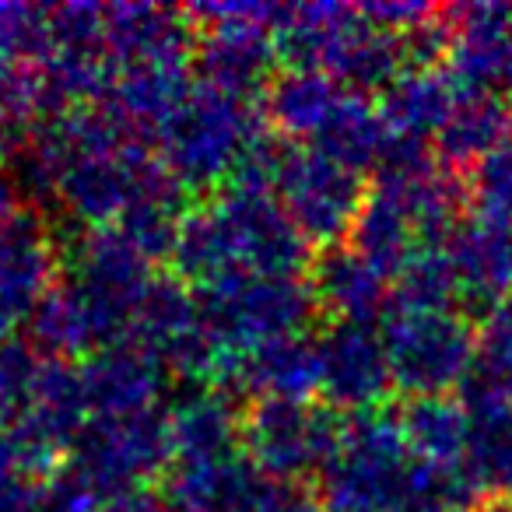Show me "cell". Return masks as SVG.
Masks as SVG:
<instances>
[{"mask_svg":"<svg viewBox=\"0 0 512 512\" xmlns=\"http://www.w3.org/2000/svg\"><path fill=\"white\" fill-rule=\"evenodd\" d=\"M274 197L281 200L309 246L334 249L351 235L369 193L362 186V172L313 148L285 144L274 172Z\"/></svg>","mask_w":512,"mask_h":512,"instance_id":"obj_8","label":"cell"},{"mask_svg":"<svg viewBox=\"0 0 512 512\" xmlns=\"http://www.w3.org/2000/svg\"><path fill=\"white\" fill-rule=\"evenodd\" d=\"M57 285V253L46 225L25 204L0 207V348L29 327Z\"/></svg>","mask_w":512,"mask_h":512,"instance_id":"obj_9","label":"cell"},{"mask_svg":"<svg viewBox=\"0 0 512 512\" xmlns=\"http://www.w3.org/2000/svg\"><path fill=\"white\" fill-rule=\"evenodd\" d=\"M320 365H323V400L337 414L376 411V404L393 386L390 355L376 323L330 320L320 334Z\"/></svg>","mask_w":512,"mask_h":512,"instance_id":"obj_11","label":"cell"},{"mask_svg":"<svg viewBox=\"0 0 512 512\" xmlns=\"http://www.w3.org/2000/svg\"><path fill=\"white\" fill-rule=\"evenodd\" d=\"M400 421L379 411L344 418L341 446L320 477L327 512H400L418 463Z\"/></svg>","mask_w":512,"mask_h":512,"instance_id":"obj_3","label":"cell"},{"mask_svg":"<svg viewBox=\"0 0 512 512\" xmlns=\"http://www.w3.org/2000/svg\"><path fill=\"white\" fill-rule=\"evenodd\" d=\"M172 463L221 460L242 453V414L221 390H197L169 407Z\"/></svg>","mask_w":512,"mask_h":512,"instance_id":"obj_16","label":"cell"},{"mask_svg":"<svg viewBox=\"0 0 512 512\" xmlns=\"http://www.w3.org/2000/svg\"><path fill=\"white\" fill-rule=\"evenodd\" d=\"M179 281L207 288L214 281L242 278H306L313 271V246L295 228L271 190L225 186L211 204L183 218L172 246Z\"/></svg>","mask_w":512,"mask_h":512,"instance_id":"obj_1","label":"cell"},{"mask_svg":"<svg viewBox=\"0 0 512 512\" xmlns=\"http://www.w3.org/2000/svg\"><path fill=\"white\" fill-rule=\"evenodd\" d=\"M172 460L169 407H155L137 414H92L67 467L102 498L116 502L144 491L158 474H169Z\"/></svg>","mask_w":512,"mask_h":512,"instance_id":"obj_6","label":"cell"},{"mask_svg":"<svg viewBox=\"0 0 512 512\" xmlns=\"http://www.w3.org/2000/svg\"><path fill=\"white\" fill-rule=\"evenodd\" d=\"M81 383L92 414H137L165 407L162 393L169 386V372L141 344L120 341L85 358Z\"/></svg>","mask_w":512,"mask_h":512,"instance_id":"obj_13","label":"cell"},{"mask_svg":"<svg viewBox=\"0 0 512 512\" xmlns=\"http://www.w3.org/2000/svg\"><path fill=\"white\" fill-rule=\"evenodd\" d=\"M106 512H172L165 502H158V498H151L148 491H137V495H127V498H116V502H109Z\"/></svg>","mask_w":512,"mask_h":512,"instance_id":"obj_19","label":"cell"},{"mask_svg":"<svg viewBox=\"0 0 512 512\" xmlns=\"http://www.w3.org/2000/svg\"><path fill=\"white\" fill-rule=\"evenodd\" d=\"M383 120L393 137H411L421 141V134L435 127H446L449 120V95L442 81L428 71H404L383 95Z\"/></svg>","mask_w":512,"mask_h":512,"instance_id":"obj_17","label":"cell"},{"mask_svg":"<svg viewBox=\"0 0 512 512\" xmlns=\"http://www.w3.org/2000/svg\"><path fill=\"white\" fill-rule=\"evenodd\" d=\"M309 285L316 292L320 309L330 320H351V323H376V316H386V278L351 246L323 249L320 260L309 271Z\"/></svg>","mask_w":512,"mask_h":512,"instance_id":"obj_15","label":"cell"},{"mask_svg":"<svg viewBox=\"0 0 512 512\" xmlns=\"http://www.w3.org/2000/svg\"><path fill=\"white\" fill-rule=\"evenodd\" d=\"M221 393H242L249 400H316V393H323L320 337L292 334L235 358Z\"/></svg>","mask_w":512,"mask_h":512,"instance_id":"obj_12","label":"cell"},{"mask_svg":"<svg viewBox=\"0 0 512 512\" xmlns=\"http://www.w3.org/2000/svg\"><path fill=\"white\" fill-rule=\"evenodd\" d=\"M383 341L390 355L393 386H404L414 397H435L446 383H453L463 369V330L442 309L397 306L383 316Z\"/></svg>","mask_w":512,"mask_h":512,"instance_id":"obj_10","label":"cell"},{"mask_svg":"<svg viewBox=\"0 0 512 512\" xmlns=\"http://www.w3.org/2000/svg\"><path fill=\"white\" fill-rule=\"evenodd\" d=\"M193 292H197L207 330L225 351V358H242L281 337L306 334L309 320L320 313L309 278L242 274V278L214 281Z\"/></svg>","mask_w":512,"mask_h":512,"instance_id":"obj_4","label":"cell"},{"mask_svg":"<svg viewBox=\"0 0 512 512\" xmlns=\"http://www.w3.org/2000/svg\"><path fill=\"white\" fill-rule=\"evenodd\" d=\"M271 134L267 113L256 102L232 99L197 81L183 106L172 113V120L158 130L155 148L165 169L186 190L190 186L200 190L214 183L228 186L242 158Z\"/></svg>","mask_w":512,"mask_h":512,"instance_id":"obj_2","label":"cell"},{"mask_svg":"<svg viewBox=\"0 0 512 512\" xmlns=\"http://www.w3.org/2000/svg\"><path fill=\"white\" fill-rule=\"evenodd\" d=\"M400 428L411 453L425 463L453 460L463 446V418L442 397H414V404L400 418Z\"/></svg>","mask_w":512,"mask_h":512,"instance_id":"obj_18","label":"cell"},{"mask_svg":"<svg viewBox=\"0 0 512 512\" xmlns=\"http://www.w3.org/2000/svg\"><path fill=\"white\" fill-rule=\"evenodd\" d=\"M355 95L358 92L344 88L330 74L309 71V67H292V71L278 74L271 81V88L264 95V113L271 130H278L292 144L313 148Z\"/></svg>","mask_w":512,"mask_h":512,"instance_id":"obj_14","label":"cell"},{"mask_svg":"<svg viewBox=\"0 0 512 512\" xmlns=\"http://www.w3.org/2000/svg\"><path fill=\"white\" fill-rule=\"evenodd\" d=\"M341 432L344 421L327 404L253 400L242 411V456L264 477L306 484V477H323L330 467Z\"/></svg>","mask_w":512,"mask_h":512,"instance_id":"obj_7","label":"cell"},{"mask_svg":"<svg viewBox=\"0 0 512 512\" xmlns=\"http://www.w3.org/2000/svg\"><path fill=\"white\" fill-rule=\"evenodd\" d=\"M281 11L285 4H200L186 11V18L207 25L193 50L200 85L246 102L267 95V78L281 60Z\"/></svg>","mask_w":512,"mask_h":512,"instance_id":"obj_5","label":"cell"}]
</instances>
